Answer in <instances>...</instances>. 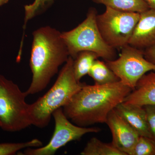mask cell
Here are the masks:
<instances>
[{"label":"cell","instance_id":"5b68a950","mask_svg":"<svg viewBox=\"0 0 155 155\" xmlns=\"http://www.w3.org/2000/svg\"><path fill=\"white\" fill-rule=\"evenodd\" d=\"M27 96L17 84L0 74V127L14 132L31 125Z\"/></svg>","mask_w":155,"mask_h":155},{"label":"cell","instance_id":"3957f363","mask_svg":"<svg viewBox=\"0 0 155 155\" xmlns=\"http://www.w3.org/2000/svg\"><path fill=\"white\" fill-rule=\"evenodd\" d=\"M73 61L74 59L69 56L52 87L43 96L29 104L31 125L39 128L47 127L54 112L67 104L86 84L75 79L73 73Z\"/></svg>","mask_w":155,"mask_h":155},{"label":"cell","instance_id":"ac0fdd59","mask_svg":"<svg viewBox=\"0 0 155 155\" xmlns=\"http://www.w3.org/2000/svg\"><path fill=\"white\" fill-rule=\"evenodd\" d=\"M55 1V0H35L32 4L25 5L24 7L25 17L23 25L24 30L28 20L42 14L52 5Z\"/></svg>","mask_w":155,"mask_h":155},{"label":"cell","instance_id":"7c38bea8","mask_svg":"<svg viewBox=\"0 0 155 155\" xmlns=\"http://www.w3.org/2000/svg\"><path fill=\"white\" fill-rule=\"evenodd\" d=\"M124 102L141 106L155 105V72L143 75Z\"/></svg>","mask_w":155,"mask_h":155},{"label":"cell","instance_id":"ffe728a7","mask_svg":"<svg viewBox=\"0 0 155 155\" xmlns=\"http://www.w3.org/2000/svg\"><path fill=\"white\" fill-rule=\"evenodd\" d=\"M144 107L146 112L147 120L150 132L155 139V105H146Z\"/></svg>","mask_w":155,"mask_h":155},{"label":"cell","instance_id":"8fae6325","mask_svg":"<svg viewBox=\"0 0 155 155\" xmlns=\"http://www.w3.org/2000/svg\"><path fill=\"white\" fill-rule=\"evenodd\" d=\"M115 110L140 136L153 138L150 132L146 112L143 106L123 102Z\"/></svg>","mask_w":155,"mask_h":155},{"label":"cell","instance_id":"e0dca14e","mask_svg":"<svg viewBox=\"0 0 155 155\" xmlns=\"http://www.w3.org/2000/svg\"><path fill=\"white\" fill-rule=\"evenodd\" d=\"M42 142L38 139L22 143H0V155L16 154L20 150L31 147H39Z\"/></svg>","mask_w":155,"mask_h":155},{"label":"cell","instance_id":"d6986e66","mask_svg":"<svg viewBox=\"0 0 155 155\" xmlns=\"http://www.w3.org/2000/svg\"><path fill=\"white\" fill-rule=\"evenodd\" d=\"M130 155H155V139L140 136Z\"/></svg>","mask_w":155,"mask_h":155},{"label":"cell","instance_id":"603a6c76","mask_svg":"<svg viewBox=\"0 0 155 155\" xmlns=\"http://www.w3.org/2000/svg\"><path fill=\"white\" fill-rule=\"evenodd\" d=\"M10 0H0V7L7 4Z\"/></svg>","mask_w":155,"mask_h":155},{"label":"cell","instance_id":"8992f818","mask_svg":"<svg viewBox=\"0 0 155 155\" xmlns=\"http://www.w3.org/2000/svg\"><path fill=\"white\" fill-rule=\"evenodd\" d=\"M140 14L119 11L106 7L97 15L98 28L105 41L114 48H122L129 41L139 19Z\"/></svg>","mask_w":155,"mask_h":155},{"label":"cell","instance_id":"ba28073f","mask_svg":"<svg viewBox=\"0 0 155 155\" xmlns=\"http://www.w3.org/2000/svg\"><path fill=\"white\" fill-rule=\"evenodd\" d=\"M52 116L54 120V130L48 143L35 149H25L22 154L53 155L70 142L80 139L87 134L97 133L101 130L98 127H81L72 124L65 116L63 108L55 111Z\"/></svg>","mask_w":155,"mask_h":155},{"label":"cell","instance_id":"7402d4cb","mask_svg":"<svg viewBox=\"0 0 155 155\" xmlns=\"http://www.w3.org/2000/svg\"><path fill=\"white\" fill-rule=\"evenodd\" d=\"M150 9L155 10V0H143Z\"/></svg>","mask_w":155,"mask_h":155},{"label":"cell","instance_id":"9c48e42d","mask_svg":"<svg viewBox=\"0 0 155 155\" xmlns=\"http://www.w3.org/2000/svg\"><path fill=\"white\" fill-rule=\"evenodd\" d=\"M106 123L112 133V144L125 155H130L139 134L115 109L108 115Z\"/></svg>","mask_w":155,"mask_h":155},{"label":"cell","instance_id":"2e32d148","mask_svg":"<svg viewBox=\"0 0 155 155\" xmlns=\"http://www.w3.org/2000/svg\"><path fill=\"white\" fill-rule=\"evenodd\" d=\"M82 155H125L114 145L105 143L98 139L93 137L87 143L81 153Z\"/></svg>","mask_w":155,"mask_h":155},{"label":"cell","instance_id":"52a82bcc","mask_svg":"<svg viewBox=\"0 0 155 155\" xmlns=\"http://www.w3.org/2000/svg\"><path fill=\"white\" fill-rule=\"evenodd\" d=\"M121 49L119 58L106 63L122 83L133 90L143 75L155 71V65L145 58L143 50L129 45Z\"/></svg>","mask_w":155,"mask_h":155},{"label":"cell","instance_id":"4fadbf2b","mask_svg":"<svg viewBox=\"0 0 155 155\" xmlns=\"http://www.w3.org/2000/svg\"><path fill=\"white\" fill-rule=\"evenodd\" d=\"M106 7L127 12L140 13L149 9L143 0H91Z\"/></svg>","mask_w":155,"mask_h":155},{"label":"cell","instance_id":"44dd1931","mask_svg":"<svg viewBox=\"0 0 155 155\" xmlns=\"http://www.w3.org/2000/svg\"><path fill=\"white\" fill-rule=\"evenodd\" d=\"M145 58L155 65V46L143 50Z\"/></svg>","mask_w":155,"mask_h":155},{"label":"cell","instance_id":"5bb4252c","mask_svg":"<svg viewBox=\"0 0 155 155\" xmlns=\"http://www.w3.org/2000/svg\"><path fill=\"white\" fill-rule=\"evenodd\" d=\"M99 58L96 53L89 51H83L78 54L74 59L73 73L78 81L88 74L95 60Z\"/></svg>","mask_w":155,"mask_h":155},{"label":"cell","instance_id":"6da1fadb","mask_svg":"<svg viewBox=\"0 0 155 155\" xmlns=\"http://www.w3.org/2000/svg\"><path fill=\"white\" fill-rule=\"evenodd\" d=\"M132 89L121 81L105 84H85L63 107L75 125L86 127L106 123L111 111L124 102Z\"/></svg>","mask_w":155,"mask_h":155},{"label":"cell","instance_id":"9a60e30c","mask_svg":"<svg viewBox=\"0 0 155 155\" xmlns=\"http://www.w3.org/2000/svg\"><path fill=\"white\" fill-rule=\"evenodd\" d=\"M88 75L94 81L95 84H105L120 81L106 63L97 59L91 68Z\"/></svg>","mask_w":155,"mask_h":155},{"label":"cell","instance_id":"7a4b0ae2","mask_svg":"<svg viewBox=\"0 0 155 155\" xmlns=\"http://www.w3.org/2000/svg\"><path fill=\"white\" fill-rule=\"evenodd\" d=\"M30 67L32 74L27 95L36 94L46 88L59 67L69 57L61 32L49 26L36 29L32 34Z\"/></svg>","mask_w":155,"mask_h":155},{"label":"cell","instance_id":"30bf717a","mask_svg":"<svg viewBox=\"0 0 155 155\" xmlns=\"http://www.w3.org/2000/svg\"><path fill=\"white\" fill-rule=\"evenodd\" d=\"M140 14L129 45L144 50L155 46V10L149 8Z\"/></svg>","mask_w":155,"mask_h":155},{"label":"cell","instance_id":"277c9868","mask_svg":"<svg viewBox=\"0 0 155 155\" xmlns=\"http://www.w3.org/2000/svg\"><path fill=\"white\" fill-rule=\"evenodd\" d=\"M97 15L96 9L91 8L83 22L72 30L61 32L69 56L73 59L83 51L96 53L105 61L116 58V49L108 45L100 33L97 24Z\"/></svg>","mask_w":155,"mask_h":155}]
</instances>
